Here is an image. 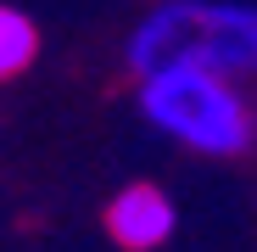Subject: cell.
I'll list each match as a JSON object with an SVG mask.
<instances>
[{"mask_svg": "<svg viewBox=\"0 0 257 252\" xmlns=\"http://www.w3.org/2000/svg\"><path fill=\"white\" fill-rule=\"evenodd\" d=\"M101 224H106V235H112L123 252H157V246H168V241H174L179 207H174V196H168L162 185L135 180V185L112 191L106 219H101Z\"/></svg>", "mask_w": 257, "mask_h": 252, "instance_id": "3957f363", "label": "cell"}, {"mask_svg": "<svg viewBox=\"0 0 257 252\" xmlns=\"http://www.w3.org/2000/svg\"><path fill=\"white\" fill-rule=\"evenodd\" d=\"M34 56H39V23L28 12H17V6L0 0V84L17 78V73H28Z\"/></svg>", "mask_w": 257, "mask_h": 252, "instance_id": "277c9868", "label": "cell"}, {"mask_svg": "<svg viewBox=\"0 0 257 252\" xmlns=\"http://www.w3.org/2000/svg\"><path fill=\"white\" fill-rule=\"evenodd\" d=\"M257 56V12L235 0H162L151 6L123 45L135 78L162 67H212V73H251Z\"/></svg>", "mask_w": 257, "mask_h": 252, "instance_id": "7a4b0ae2", "label": "cell"}, {"mask_svg": "<svg viewBox=\"0 0 257 252\" xmlns=\"http://www.w3.org/2000/svg\"><path fill=\"white\" fill-rule=\"evenodd\" d=\"M140 84V118L174 146L229 162L257 146V107L240 90V78L212 67H162L135 78Z\"/></svg>", "mask_w": 257, "mask_h": 252, "instance_id": "6da1fadb", "label": "cell"}, {"mask_svg": "<svg viewBox=\"0 0 257 252\" xmlns=\"http://www.w3.org/2000/svg\"><path fill=\"white\" fill-rule=\"evenodd\" d=\"M251 78H257V56H251Z\"/></svg>", "mask_w": 257, "mask_h": 252, "instance_id": "5b68a950", "label": "cell"}]
</instances>
